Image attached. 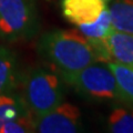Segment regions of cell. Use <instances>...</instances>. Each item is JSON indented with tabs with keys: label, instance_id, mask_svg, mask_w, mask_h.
<instances>
[{
	"label": "cell",
	"instance_id": "obj_1",
	"mask_svg": "<svg viewBox=\"0 0 133 133\" xmlns=\"http://www.w3.org/2000/svg\"><path fill=\"white\" fill-rule=\"evenodd\" d=\"M38 52L64 82L85 66L99 62L93 45L79 30L57 29L44 32L38 41Z\"/></svg>",
	"mask_w": 133,
	"mask_h": 133
},
{
	"label": "cell",
	"instance_id": "obj_15",
	"mask_svg": "<svg viewBox=\"0 0 133 133\" xmlns=\"http://www.w3.org/2000/svg\"><path fill=\"white\" fill-rule=\"evenodd\" d=\"M123 1H125V2H129V3H133V0H123Z\"/></svg>",
	"mask_w": 133,
	"mask_h": 133
},
{
	"label": "cell",
	"instance_id": "obj_13",
	"mask_svg": "<svg viewBox=\"0 0 133 133\" xmlns=\"http://www.w3.org/2000/svg\"><path fill=\"white\" fill-rule=\"evenodd\" d=\"M29 111L23 100L12 97L10 93L0 94V128L8 121L19 118Z\"/></svg>",
	"mask_w": 133,
	"mask_h": 133
},
{
	"label": "cell",
	"instance_id": "obj_11",
	"mask_svg": "<svg viewBox=\"0 0 133 133\" xmlns=\"http://www.w3.org/2000/svg\"><path fill=\"white\" fill-rule=\"evenodd\" d=\"M108 65L114 74L121 100L133 105V68L115 61L108 62Z\"/></svg>",
	"mask_w": 133,
	"mask_h": 133
},
{
	"label": "cell",
	"instance_id": "obj_16",
	"mask_svg": "<svg viewBox=\"0 0 133 133\" xmlns=\"http://www.w3.org/2000/svg\"><path fill=\"white\" fill-rule=\"evenodd\" d=\"M105 1H110V0H105Z\"/></svg>",
	"mask_w": 133,
	"mask_h": 133
},
{
	"label": "cell",
	"instance_id": "obj_2",
	"mask_svg": "<svg viewBox=\"0 0 133 133\" xmlns=\"http://www.w3.org/2000/svg\"><path fill=\"white\" fill-rule=\"evenodd\" d=\"M23 102L27 109L38 118L55 109L64 99L61 79L42 66L31 69L23 79Z\"/></svg>",
	"mask_w": 133,
	"mask_h": 133
},
{
	"label": "cell",
	"instance_id": "obj_6",
	"mask_svg": "<svg viewBox=\"0 0 133 133\" xmlns=\"http://www.w3.org/2000/svg\"><path fill=\"white\" fill-rule=\"evenodd\" d=\"M105 0H61L63 17L73 24L95 21L105 9Z\"/></svg>",
	"mask_w": 133,
	"mask_h": 133
},
{
	"label": "cell",
	"instance_id": "obj_5",
	"mask_svg": "<svg viewBox=\"0 0 133 133\" xmlns=\"http://www.w3.org/2000/svg\"><path fill=\"white\" fill-rule=\"evenodd\" d=\"M81 130V111L78 107L68 102H62L48 113L36 118V132L76 133Z\"/></svg>",
	"mask_w": 133,
	"mask_h": 133
},
{
	"label": "cell",
	"instance_id": "obj_9",
	"mask_svg": "<svg viewBox=\"0 0 133 133\" xmlns=\"http://www.w3.org/2000/svg\"><path fill=\"white\" fill-rule=\"evenodd\" d=\"M109 12L113 30L133 35V3L116 0L110 6Z\"/></svg>",
	"mask_w": 133,
	"mask_h": 133
},
{
	"label": "cell",
	"instance_id": "obj_3",
	"mask_svg": "<svg viewBox=\"0 0 133 133\" xmlns=\"http://www.w3.org/2000/svg\"><path fill=\"white\" fill-rule=\"evenodd\" d=\"M39 26L36 0H0V38L9 42L31 39Z\"/></svg>",
	"mask_w": 133,
	"mask_h": 133
},
{
	"label": "cell",
	"instance_id": "obj_14",
	"mask_svg": "<svg viewBox=\"0 0 133 133\" xmlns=\"http://www.w3.org/2000/svg\"><path fill=\"white\" fill-rule=\"evenodd\" d=\"M36 118L30 111L24 112L19 118L6 122L0 128V133H28L35 132Z\"/></svg>",
	"mask_w": 133,
	"mask_h": 133
},
{
	"label": "cell",
	"instance_id": "obj_10",
	"mask_svg": "<svg viewBox=\"0 0 133 133\" xmlns=\"http://www.w3.org/2000/svg\"><path fill=\"white\" fill-rule=\"evenodd\" d=\"M78 30L83 33L90 42L105 41L108 36L113 30L109 9L105 8L99 16V18L93 22L78 24Z\"/></svg>",
	"mask_w": 133,
	"mask_h": 133
},
{
	"label": "cell",
	"instance_id": "obj_4",
	"mask_svg": "<svg viewBox=\"0 0 133 133\" xmlns=\"http://www.w3.org/2000/svg\"><path fill=\"white\" fill-rule=\"evenodd\" d=\"M65 83L90 100L99 102L122 101L114 74L108 64L94 62L80 70Z\"/></svg>",
	"mask_w": 133,
	"mask_h": 133
},
{
	"label": "cell",
	"instance_id": "obj_8",
	"mask_svg": "<svg viewBox=\"0 0 133 133\" xmlns=\"http://www.w3.org/2000/svg\"><path fill=\"white\" fill-rule=\"evenodd\" d=\"M18 62L14 52L0 47V94L11 93L17 83Z\"/></svg>",
	"mask_w": 133,
	"mask_h": 133
},
{
	"label": "cell",
	"instance_id": "obj_7",
	"mask_svg": "<svg viewBox=\"0 0 133 133\" xmlns=\"http://www.w3.org/2000/svg\"><path fill=\"white\" fill-rule=\"evenodd\" d=\"M105 41L112 61L133 68V35L112 30Z\"/></svg>",
	"mask_w": 133,
	"mask_h": 133
},
{
	"label": "cell",
	"instance_id": "obj_12",
	"mask_svg": "<svg viewBox=\"0 0 133 133\" xmlns=\"http://www.w3.org/2000/svg\"><path fill=\"white\" fill-rule=\"evenodd\" d=\"M108 130L113 133H133V105L112 110L108 116Z\"/></svg>",
	"mask_w": 133,
	"mask_h": 133
}]
</instances>
